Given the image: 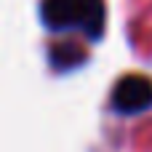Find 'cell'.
I'll return each instance as SVG.
<instances>
[{
    "mask_svg": "<svg viewBox=\"0 0 152 152\" xmlns=\"http://www.w3.org/2000/svg\"><path fill=\"white\" fill-rule=\"evenodd\" d=\"M43 19L53 29L80 27L91 35H99L104 21V5L102 0H45Z\"/></svg>",
    "mask_w": 152,
    "mask_h": 152,
    "instance_id": "obj_1",
    "label": "cell"
},
{
    "mask_svg": "<svg viewBox=\"0 0 152 152\" xmlns=\"http://www.w3.org/2000/svg\"><path fill=\"white\" fill-rule=\"evenodd\" d=\"M112 104L120 112H142L152 104V83L142 75L123 77L112 94Z\"/></svg>",
    "mask_w": 152,
    "mask_h": 152,
    "instance_id": "obj_2",
    "label": "cell"
}]
</instances>
